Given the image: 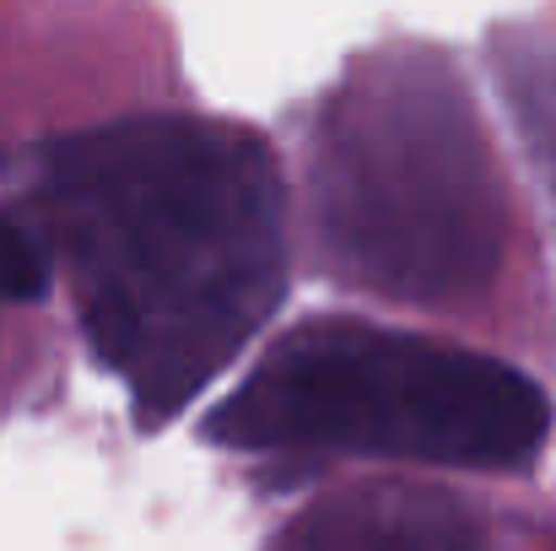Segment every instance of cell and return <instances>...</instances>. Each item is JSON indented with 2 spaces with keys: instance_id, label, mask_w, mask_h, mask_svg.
Segmentation results:
<instances>
[{
  "instance_id": "cell-1",
  "label": "cell",
  "mask_w": 556,
  "mask_h": 551,
  "mask_svg": "<svg viewBox=\"0 0 556 551\" xmlns=\"http://www.w3.org/2000/svg\"><path fill=\"white\" fill-rule=\"evenodd\" d=\"M38 200L71 265L81 330L163 427L227 373L287 292L276 152L222 120H119L60 136Z\"/></svg>"
},
{
  "instance_id": "cell-2",
  "label": "cell",
  "mask_w": 556,
  "mask_h": 551,
  "mask_svg": "<svg viewBox=\"0 0 556 551\" xmlns=\"http://www.w3.org/2000/svg\"><path fill=\"white\" fill-rule=\"evenodd\" d=\"M314 233L325 265L394 303H470L492 287L508 238L481 120L427 49L363 60L314 130Z\"/></svg>"
},
{
  "instance_id": "cell-3",
  "label": "cell",
  "mask_w": 556,
  "mask_h": 551,
  "mask_svg": "<svg viewBox=\"0 0 556 551\" xmlns=\"http://www.w3.org/2000/svg\"><path fill=\"white\" fill-rule=\"evenodd\" d=\"M249 454H372L448 471H525L552 405L530 373L368 320L287 330L205 416Z\"/></svg>"
},
{
  "instance_id": "cell-4",
  "label": "cell",
  "mask_w": 556,
  "mask_h": 551,
  "mask_svg": "<svg viewBox=\"0 0 556 551\" xmlns=\"http://www.w3.org/2000/svg\"><path fill=\"white\" fill-rule=\"evenodd\" d=\"M281 551H481L476 519L421 487H352L308 509Z\"/></svg>"
},
{
  "instance_id": "cell-5",
  "label": "cell",
  "mask_w": 556,
  "mask_h": 551,
  "mask_svg": "<svg viewBox=\"0 0 556 551\" xmlns=\"http://www.w3.org/2000/svg\"><path fill=\"white\" fill-rule=\"evenodd\" d=\"M492 71L525 152L556 189V33H525V27L497 33Z\"/></svg>"
},
{
  "instance_id": "cell-6",
  "label": "cell",
  "mask_w": 556,
  "mask_h": 551,
  "mask_svg": "<svg viewBox=\"0 0 556 551\" xmlns=\"http://www.w3.org/2000/svg\"><path fill=\"white\" fill-rule=\"evenodd\" d=\"M43 292H49V260L38 254V243L11 216H0V298L5 303H33Z\"/></svg>"
}]
</instances>
